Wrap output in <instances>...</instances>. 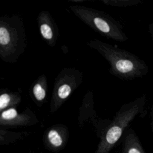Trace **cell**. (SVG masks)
Wrapping results in <instances>:
<instances>
[{
    "label": "cell",
    "mask_w": 153,
    "mask_h": 153,
    "mask_svg": "<svg viewBox=\"0 0 153 153\" xmlns=\"http://www.w3.org/2000/svg\"><path fill=\"white\" fill-rule=\"evenodd\" d=\"M69 139V130L63 124H56L46 129L43 135V143L47 149L58 152L66 145Z\"/></svg>",
    "instance_id": "cell-8"
},
{
    "label": "cell",
    "mask_w": 153,
    "mask_h": 153,
    "mask_svg": "<svg viewBox=\"0 0 153 153\" xmlns=\"http://www.w3.org/2000/svg\"><path fill=\"white\" fill-rule=\"evenodd\" d=\"M146 105L147 99L145 94L123 105L100 139L94 153H109L125 133L130 124L136 117L144 112Z\"/></svg>",
    "instance_id": "cell-2"
},
{
    "label": "cell",
    "mask_w": 153,
    "mask_h": 153,
    "mask_svg": "<svg viewBox=\"0 0 153 153\" xmlns=\"http://www.w3.org/2000/svg\"><path fill=\"white\" fill-rule=\"evenodd\" d=\"M47 78L44 74L40 75L32 83L30 89V94L36 106H41L47 102Z\"/></svg>",
    "instance_id": "cell-10"
},
{
    "label": "cell",
    "mask_w": 153,
    "mask_h": 153,
    "mask_svg": "<svg viewBox=\"0 0 153 153\" xmlns=\"http://www.w3.org/2000/svg\"><path fill=\"white\" fill-rule=\"evenodd\" d=\"M124 134L122 153H145L137 136L132 128H128Z\"/></svg>",
    "instance_id": "cell-11"
},
{
    "label": "cell",
    "mask_w": 153,
    "mask_h": 153,
    "mask_svg": "<svg viewBox=\"0 0 153 153\" xmlns=\"http://www.w3.org/2000/svg\"><path fill=\"white\" fill-rule=\"evenodd\" d=\"M23 19L18 15L0 17V58L5 63H15L27 47Z\"/></svg>",
    "instance_id": "cell-3"
},
{
    "label": "cell",
    "mask_w": 153,
    "mask_h": 153,
    "mask_svg": "<svg viewBox=\"0 0 153 153\" xmlns=\"http://www.w3.org/2000/svg\"><path fill=\"white\" fill-rule=\"evenodd\" d=\"M69 8L80 20L108 39L119 42H124L128 39L121 23L108 14L79 5H70Z\"/></svg>",
    "instance_id": "cell-4"
},
{
    "label": "cell",
    "mask_w": 153,
    "mask_h": 153,
    "mask_svg": "<svg viewBox=\"0 0 153 153\" xmlns=\"http://www.w3.org/2000/svg\"><path fill=\"white\" fill-rule=\"evenodd\" d=\"M102 2L107 5L117 7L135 6L142 3L140 0H102Z\"/></svg>",
    "instance_id": "cell-14"
},
{
    "label": "cell",
    "mask_w": 153,
    "mask_h": 153,
    "mask_svg": "<svg viewBox=\"0 0 153 153\" xmlns=\"http://www.w3.org/2000/svg\"><path fill=\"white\" fill-rule=\"evenodd\" d=\"M29 135L27 131H13L1 127L0 145L6 146L19 141Z\"/></svg>",
    "instance_id": "cell-13"
},
{
    "label": "cell",
    "mask_w": 153,
    "mask_h": 153,
    "mask_svg": "<svg viewBox=\"0 0 153 153\" xmlns=\"http://www.w3.org/2000/svg\"><path fill=\"white\" fill-rule=\"evenodd\" d=\"M152 126H153V106L152 108Z\"/></svg>",
    "instance_id": "cell-16"
},
{
    "label": "cell",
    "mask_w": 153,
    "mask_h": 153,
    "mask_svg": "<svg viewBox=\"0 0 153 153\" xmlns=\"http://www.w3.org/2000/svg\"><path fill=\"white\" fill-rule=\"evenodd\" d=\"M94 105L93 92L88 90L84 95L79 109L78 124L82 127L85 123H90L94 127L97 136L100 139L109 127L111 120L103 119L99 117Z\"/></svg>",
    "instance_id": "cell-6"
},
{
    "label": "cell",
    "mask_w": 153,
    "mask_h": 153,
    "mask_svg": "<svg viewBox=\"0 0 153 153\" xmlns=\"http://www.w3.org/2000/svg\"><path fill=\"white\" fill-rule=\"evenodd\" d=\"M86 44L106 60L109 65V73L122 80L142 78L149 72L148 66L144 60L126 50L96 38Z\"/></svg>",
    "instance_id": "cell-1"
},
{
    "label": "cell",
    "mask_w": 153,
    "mask_h": 153,
    "mask_svg": "<svg viewBox=\"0 0 153 153\" xmlns=\"http://www.w3.org/2000/svg\"><path fill=\"white\" fill-rule=\"evenodd\" d=\"M39 122L36 114L26 108L19 112L16 108H10L1 112L0 126L8 127H27L36 124Z\"/></svg>",
    "instance_id": "cell-7"
},
{
    "label": "cell",
    "mask_w": 153,
    "mask_h": 153,
    "mask_svg": "<svg viewBox=\"0 0 153 153\" xmlns=\"http://www.w3.org/2000/svg\"><path fill=\"white\" fill-rule=\"evenodd\" d=\"M148 31L149 33V35L150 37L152 39V41H153V22L150 23L148 26Z\"/></svg>",
    "instance_id": "cell-15"
},
{
    "label": "cell",
    "mask_w": 153,
    "mask_h": 153,
    "mask_svg": "<svg viewBox=\"0 0 153 153\" xmlns=\"http://www.w3.org/2000/svg\"><path fill=\"white\" fill-rule=\"evenodd\" d=\"M82 72L74 67H66L61 70L54 79L50 112L54 114L65 103L68 97L82 82Z\"/></svg>",
    "instance_id": "cell-5"
},
{
    "label": "cell",
    "mask_w": 153,
    "mask_h": 153,
    "mask_svg": "<svg viewBox=\"0 0 153 153\" xmlns=\"http://www.w3.org/2000/svg\"><path fill=\"white\" fill-rule=\"evenodd\" d=\"M22 101L20 94L10 90H1L0 94V111L2 112L10 108H16Z\"/></svg>",
    "instance_id": "cell-12"
},
{
    "label": "cell",
    "mask_w": 153,
    "mask_h": 153,
    "mask_svg": "<svg viewBox=\"0 0 153 153\" xmlns=\"http://www.w3.org/2000/svg\"><path fill=\"white\" fill-rule=\"evenodd\" d=\"M37 22L42 38L48 45L54 47L58 40L59 29L49 11H41L37 17Z\"/></svg>",
    "instance_id": "cell-9"
}]
</instances>
